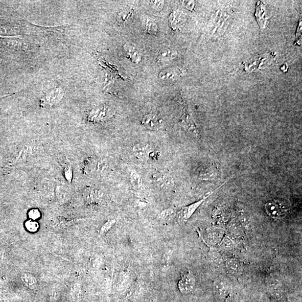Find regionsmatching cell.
<instances>
[{
    "label": "cell",
    "mask_w": 302,
    "mask_h": 302,
    "mask_svg": "<svg viewBox=\"0 0 302 302\" xmlns=\"http://www.w3.org/2000/svg\"><path fill=\"white\" fill-rule=\"evenodd\" d=\"M265 209L269 217L274 219L283 218L287 215L288 207L280 200H273L266 203Z\"/></svg>",
    "instance_id": "1"
},
{
    "label": "cell",
    "mask_w": 302,
    "mask_h": 302,
    "mask_svg": "<svg viewBox=\"0 0 302 302\" xmlns=\"http://www.w3.org/2000/svg\"><path fill=\"white\" fill-rule=\"evenodd\" d=\"M224 184H223L222 185L218 187L217 189L211 192V193L208 194L206 197L199 200V201L191 204V205L189 206L183 207L179 211V217L180 221L183 223H186L189 220L192 215L195 212V211L197 210L198 208L205 201V200L209 198L211 194H212L215 191H216L224 185Z\"/></svg>",
    "instance_id": "2"
},
{
    "label": "cell",
    "mask_w": 302,
    "mask_h": 302,
    "mask_svg": "<svg viewBox=\"0 0 302 302\" xmlns=\"http://www.w3.org/2000/svg\"><path fill=\"white\" fill-rule=\"evenodd\" d=\"M225 230L219 227H211L206 231L204 240L210 246L218 245L225 236Z\"/></svg>",
    "instance_id": "3"
},
{
    "label": "cell",
    "mask_w": 302,
    "mask_h": 302,
    "mask_svg": "<svg viewBox=\"0 0 302 302\" xmlns=\"http://www.w3.org/2000/svg\"><path fill=\"white\" fill-rule=\"evenodd\" d=\"M214 290L215 295L223 301L229 299L232 292L229 282L222 278H219L214 281Z\"/></svg>",
    "instance_id": "4"
},
{
    "label": "cell",
    "mask_w": 302,
    "mask_h": 302,
    "mask_svg": "<svg viewBox=\"0 0 302 302\" xmlns=\"http://www.w3.org/2000/svg\"><path fill=\"white\" fill-rule=\"evenodd\" d=\"M195 285V279L190 271L183 274L178 283V288L183 295H188L193 291Z\"/></svg>",
    "instance_id": "5"
},
{
    "label": "cell",
    "mask_w": 302,
    "mask_h": 302,
    "mask_svg": "<svg viewBox=\"0 0 302 302\" xmlns=\"http://www.w3.org/2000/svg\"><path fill=\"white\" fill-rule=\"evenodd\" d=\"M113 116V110L108 107H101L93 109L90 113L89 119L93 121L100 122L111 118Z\"/></svg>",
    "instance_id": "6"
},
{
    "label": "cell",
    "mask_w": 302,
    "mask_h": 302,
    "mask_svg": "<svg viewBox=\"0 0 302 302\" xmlns=\"http://www.w3.org/2000/svg\"><path fill=\"white\" fill-rule=\"evenodd\" d=\"M152 150L151 146L147 143H137L133 146V151L136 158L142 162L150 159L149 156Z\"/></svg>",
    "instance_id": "7"
},
{
    "label": "cell",
    "mask_w": 302,
    "mask_h": 302,
    "mask_svg": "<svg viewBox=\"0 0 302 302\" xmlns=\"http://www.w3.org/2000/svg\"><path fill=\"white\" fill-rule=\"evenodd\" d=\"M183 126L186 130L193 135L195 138H199V133L193 117L188 112L184 114L182 117Z\"/></svg>",
    "instance_id": "8"
},
{
    "label": "cell",
    "mask_w": 302,
    "mask_h": 302,
    "mask_svg": "<svg viewBox=\"0 0 302 302\" xmlns=\"http://www.w3.org/2000/svg\"><path fill=\"white\" fill-rule=\"evenodd\" d=\"M163 121V120L156 114L150 113L143 117L142 124L148 129L156 130L162 126Z\"/></svg>",
    "instance_id": "9"
},
{
    "label": "cell",
    "mask_w": 302,
    "mask_h": 302,
    "mask_svg": "<svg viewBox=\"0 0 302 302\" xmlns=\"http://www.w3.org/2000/svg\"><path fill=\"white\" fill-rule=\"evenodd\" d=\"M226 268L231 275L238 276L244 272L242 262L236 258H230L225 262Z\"/></svg>",
    "instance_id": "10"
},
{
    "label": "cell",
    "mask_w": 302,
    "mask_h": 302,
    "mask_svg": "<svg viewBox=\"0 0 302 302\" xmlns=\"http://www.w3.org/2000/svg\"><path fill=\"white\" fill-rule=\"evenodd\" d=\"M227 230L231 236L236 238H240L245 235L244 227L241 225L238 218L231 220L227 226Z\"/></svg>",
    "instance_id": "11"
},
{
    "label": "cell",
    "mask_w": 302,
    "mask_h": 302,
    "mask_svg": "<svg viewBox=\"0 0 302 302\" xmlns=\"http://www.w3.org/2000/svg\"><path fill=\"white\" fill-rule=\"evenodd\" d=\"M63 97V92L60 89H54L47 93L42 100L43 105H53L60 102Z\"/></svg>",
    "instance_id": "12"
},
{
    "label": "cell",
    "mask_w": 302,
    "mask_h": 302,
    "mask_svg": "<svg viewBox=\"0 0 302 302\" xmlns=\"http://www.w3.org/2000/svg\"><path fill=\"white\" fill-rule=\"evenodd\" d=\"M123 48L129 59L133 62L136 63V64H139L142 60V53H141L140 50L135 45L131 44V43H125L123 46Z\"/></svg>",
    "instance_id": "13"
},
{
    "label": "cell",
    "mask_w": 302,
    "mask_h": 302,
    "mask_svg": "<svg viewBox=\"0 0 302 302\" xmlns=\"http://www.w3.org/2000/svg\"><path fill=\"white\" fill-rule=\"evenodd\" d=\"M151 179L152 182L161 187H166L170 183V180L167 176L158 171L152 172Z\"/></svg>",
    "instance_id": "14"
},
{
    "label": "cell",
    "mask_w": 302,
    "mask_h": 302,
    "mask_svg": "<svg viewBox=\"0 0 302 302\" xmlns=\"http://www.w3.org/2000/svg\"><path fill=\"white\" fill-rule=\"evenodd\" d=\"M142 22L144 28L147 33L156 34L158 32V26L152 18L148 17H143Z\"/></svg>",
    "instance_id": "15"
},
{
    "label": "cell",
    "mask_w": 302,
    "mask_h": 302,
    "mask_svg": "<svg viewBox=\"0 0 302 302\" xmlns=\"http://www.w3.org/2000/svg\"><path fill=\"white\" fill-rule=\"evenodd\" d=\"M181 73L178 69H168L161 72L159 73V77L160 79L163 80H174V78L179 77Z\"/></svg>",
    "instance_id": "16"
},
{
    "label": "cell",
    "mask_w": 302,
    "mask_h": 302,
    "mask_svg": "<svg viewBox=\"0 0 302 302\" xmlns=\"http://www.w3.org/2000/svg\"><path fill=\"white\" fill-rule=\"evenodd\" d=\"M176 53L170 49L163 48L159 50L158 54V60L166 62L172 60L176 57Z\"/></svg>",
    "instance_id": "17"
},
{
    "label": "cell",
    "mask_w": 302,
    "mask_h": 302,
    "mask_svg": "<svg viewBox=\"0 0 302 302\" xmlns=\"http://www.w3.org/2000/svg\"><path fill=\"white\" fill-rule=\"evenodd\" d=\"M218 246L219 249L224 252H229L234 249L235 245L233 239L226 235Z\"/></svg>",
    "instance_id": "18"
},
{
    "label": "cell",
    "mask_w": 302,
    "mask_h": 302,
    "mask_svg": "<svg viewBox=\"0 0 302 302\" xmlns=\"http://www.w3.org/2000/svg\"><path fill=\"white\" fill-rule=\"evenodd\" d=\"M266 12L263 6V3H259L257 7L256 17L261 27H264L266 22Z\"/></svg>",
    "instance_id": "19"
},
{
    "label": "cell",
    "mask_w": 302,
    "mask_h": 302,
    "mask_svg": "<svg viewBox=\"0 0 302 302\" xmlns=\"http://www.w3.org/2000/svg\"><path fill=\"white\" fill-rule=\"evenodd\" d=\"M130 179L132 185L137 189H140L143 187V181L140 175L135 171H132Z\"/></svg>",
    "instance_id": "20"
},
{
    "label": "cell",
    "mask_w": 302,
    "mask_h": 302,
    "mask_svg": "<svg viewBox=\"0 0 302 302\" xmlns=\"http://www.w3.org/2000/svg\"><path fill=\"white\" fill-rule=\"evenodd\" d=\"M26 227L27 230L31 232H35L38 230V225L37 222L32 221H29L26 223Z\"/></svg>",
    "instance_id": "21"
},
{
    "label": "cell",
    "mask_w": 302,
    "mask_h": 302,
    "mask_svg": "<svg viewBox=\"0 0 302 302\" xmlns=\"http://www.w3.org/2000/svg\"><path fill=\"white\" fill-rule=\"evenodd\" d=\"M132 13V11H129L128 13L123 12V13L119 14L117 19H118L119 22L124 23L127 21L129 17H131Z\"/></svg>",
    "instance_id": "22"
},
{
    "label": "cell",
    "mask_w": 302,
    "mask_h": 302,
    "mask_svg": "<svg viewBox=\"0 0 302 302\" xmlns=\"http://www.w3.org/2000/svg\"><path fill=\"white\" fill-rule=\"evenodd\" d=\"M116 223L115 220H109L102 227L101 232L102 233H105L107 232L108 230L111 229V227Z\"/></svg>",
    "instance_id": "23"
},
{
    "label": "cell",
    "mask_w": 302,
    "mask_h": 302,
    "mask_svg": "<svg viewBox=\"0 0 302 302\" xmlns=\"http://www.w3.org/2000/svg\"><path fill=\"white\" fill-rule=\"evenodd\" d=\"M40 212L37 209H33L30 211L29 216L31 219H37L40 217Z\"/></svg>",
    "instance_id": "24"
},
{
    "label": "cell",
    "mask_w": 302,
    "mask_h": 302,
    "mask_svg": "<svg viewBox=\"0 0 302 302\" xmlns=\"http://www.w3.org/2000/svg\"><path fill=\"white\" fill-rule=\"evenodd\" d=\"M174 213V210L173 209H167L163 210L162 212V216L164 218L170 216L171 214Z\"/></svg>",
    "instance_id": "25"
},
{
    "label": "cell",
    "mask_w": 302,
    "mask_h": 302,
    "mask_svg": "<svg viewBox=\"0 0 302 302\" xmlns=\"http://www.w3.org/2000/svg\"><path fill=\"white\" fill-rule=\"evenodd\" d=\"M65 177L69 181H70L72 177V172L70 167L67 168L65 173Z\"/></svg>",
    "instance_id": "26"
},
{
    "label": "cell",
    "mask_w": 302,
    "mask_h": 302,
    "mask_svg": "<svg viewBox=\"0 0 302 302\" xmlns=\"http://www.w3.org/2000/svg\"><path fill=\"white\" fill-rule=\"evenodd\" d=\"M164 5L163 1H154L153 2V6L156 10H162Z\"/></svg>",
    "instance_id": "27"
}]
</instances>
